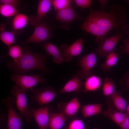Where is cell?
Listing matches in <instances>:
<instances>
[{"mask_svg":"<svg viewBox=\"0 0 129 129\" xmlns=\"http://www.w3.org/2000/svg\"><path fill=\"white\" fill-rule=\"evenodd\" d=\"M86 19L95 22L108 33L113 30L116 32L127 31L126 12L119 5H112L108 12L91 8Z\"/></svg>","mask_w":129,"mask_h":129,"instance_id":"cell-1","label":"cell"},{"mask_svg":"<svg viewBox=\"0 0 129 129\" xmlns=\"http://www.w3.org/2000/svg\"><path fill=\"white\" fill-rule=\"evenodd\" d=\"M22 56L17 62H8L7 66L15 73L24 75L27 72L34 69L45 71L47 70L45 65L46 55L32 52L28 48L22 49Z\"/></svg>","mask_w":129,"mask_h":129,"instance_id":"cell-2","label":"cell"},{"mask_svg":"<svg viewBox=\"0 0 129 129\" xmlns=\"http://www.w3.org/2000/svg\"><path fill=\"white\" fill-rule=\"evenodd\" d=\"M56 26L52 19L45 16L39 23L33 27L34 30L33 33L22 44L30 43H38L45 42L54 35Z\"/></svg>","mask_w":129,"mask_h":129,"instance_id":"cell-3","label":"cell"},{"mask_svg":"<svg viewBox=\"0 0 129 129\" xmlns=\"http://www.w3.org/2000/svg\"><path fill=\"white\" fill-rule=\"evenodd\" d=\"M13 97L15 99L17 108L20 116L27 123H30L33 117V108H28L27 104L26 91L16 85L13 86L11 90Z\"/></svg>","mask_w":129,"mask_h":129,"instance_id":"cell-4","label":"cell"},{"mask_svg":"<svg viewBox=\"0 0 129 129\" xmlns=\"http://www.w3.org/2000/svg\"><path fill=\"white\" fill-rule=\"evenodd\" d=\"M11 79L15 82L16 85L26 91L28 89L31 90L32 87L38 83H44L46 79L39 74L27 75L15 73L11 76Z\"/></svg>","mask_w":129,"mask_h":129,"instance_id":"cell-5","label":"cell"},{"mask_svg":"<svg viewBox=\"0 0 129 129\" xmlns=\"http://www.w3.org/2000/svg\"><path fill=\"white\" fill-rule=\"evenodd\" d=\"M55 18L60 23L59 27L60 28L68 30L70 29L72 22L76 21L82 20L84 19L75 12L72 4L57 11Z\"/></svg>","mask_w":129,"mask_h":129,"instance_id":"cell-6","label":"cell"},{"mask_svg":"<svg viewBox=\"0 0 129 129\" xmlns=\"http://www.w3.org/2000/svg\"><path fill=\"white\" fill-rule=\"evenodd\" d=\"M2 103L7 107L8 111L6 129H21L22 117L16 112L13 105L16 103L15 98L9 96L3 99Z\"/></svg>","mask_w":129,"mask_h":129,"instance_id":"cell-7","label":"cell"},{"mask_svg":"<svg viewBox=\"0 0 129 129\" xmlns=\"http://www.w3.org/2000/svg\"><path fill=\"white\" fill-rule=\"evenodd\" d=\"M97 60V53L92 52L79 59L78 64L81 68L76 75L80 79L86 80L93 75L91 70L95 65Z\"/></svg>","mask_w":129,"mask_h":129,"instance_id":"cell-8","label":"cell"},{"mask_svg":"<svg viewBox=\"0 0 129 129\" xmlns=\"http://www.w3.org/2000/svg\"><path fill=\"white\" fill-rule=\"evenodd\" d=\"M127 32V31L116 32L114 35L107 38L100 44L95 51L101 56L106 57L114 50V49L118 42Z\"/></svg>","mask_w":129,"mask_h":129,"instance_id":"cell-9","label":"cell"},{"mask_svg":"<svg viewBox=\"0 0 129 129\" xmlns=\"http://www.w3.org/2000/svg\"><path fill=\"white\" fill-rule=\"evenodd\" d=\"M31 91L34 95L32 98V101L41 105L48 103L58 94V92L54 88L49 86L43 89H33Z\"/></svg>","mask_w":129,"mask_h":129,"instance_id":"cell-10","label":"cell"},{"mask_svg":"<svg viewBox=\"0 0 129 129\" xmlns=\"http://www.w3.org/2000/svg\"><path fill=\"white\" fill-rule=\"evenodd\" d=\"M83 43V38H81L70 46L60 45L58 48L64 61H69L73 57L79 55L82 51Z\"/></svg>","mask_w":129,"mask_h":129,"instance_id":"cell-11","label":"cell"},{"mask_svg":"<svg viewBox=\"0 0 129 129\" xmlns=\"http://www.w3.org/2000/svg\"><path fill=\"white\" fill-rule=\"evenodd\" d=\"M81 29L96 37V42L100 44L107 38L108 32L94 22L86 19L81 26Z\"/></svg>","mask_w":129,"mask_h":129,"instance_id":"cell-12","label":"cell"},{"mask_svg":"<svg viewBox=\"0 0 129 129\" xmlns=\"http://www.w3.org/2000/svg\"><path fill=\"white\" fill-rule=\"evenodd\" d=\"M52 5L51 0H39L36 15L31 16L29 19L30 22L33 27L40 22L50 10Z\"/></svg>","mask_w":129,"mask_h":129,"instance_id":"cell-13","label":"cell"},{"mask_svg":"<svg viewBox=\"0 0 129 129\" xmlns=\"http://www.w3.org/2000/svg\"><path fill=\"white\" fill-rule=\"evenodd\" d=\"M49 108L47 105L32 110L33 117L39 129H47L49 121Z\"/></svg>","mask_w":129,"mask_h":129,"instance_id":"cell-14","label":"cell"},{"mask_svg":"<svg viewBox=\"0 0 129 129\" xmlns=\"http://www.w3.org/2000/svg\"><path fill=\"white\" fill-rule=\"evenodd\" d=\"M29 21V19L26 15L18 13L13 19L11 23L12 32L15 35H18L26 27Z\"/></svg>","mask_w":129,"mask_h":129,"instance_id":"cell-15","label":"cell"},{"mask_svg":"<svg viewBox=\"0 0 129 129\" xmlns=\"http://www.w3.org/2000/svg\"><path fill=\"white\" fill-rule=\"evenodd\" d=\"M49 115L48 127L49 129H61L63 127L66 119L63 114L49 111Z\"/></svg>","mask_w":129,"mask_h":129,"instance_id":"cell-16","label":"cell"},{"mask_svg":"<svg viewBox=\"0 0 129 129\" xmlns=\"http://www.w3.org/2000/svg\"><path fill=\"white\" fill-rule=\"evenodd\" d=\"M83 85V83L81 79L75 75L66 83L61 90L58 92V94L72 92H75L78 93L80 91Z\"/></svg>","mask_w":129,"mask_h":129,"instance_id":"cell-17","label":"cell"},{"mask_svg":"<svg viewBox=\"0 0 129 129\" xmlns=\"http://www.w3.org/2000/svg\"><path fill=\"white\" fill-rule=\"evenodd\" d=\"M63 105L61 108V113L66 117H70L73 116L77 112L80 107L79 102L75 97Z\"/></svg>","mask_w":129,"mask_h":129,"instance_id":"cell-18","label":"cell"},{"mask_svg":"<svg viewBox=\"0 0 129 129\" xmlns=\"http://www.w3.org/2000/svg\"><path fill=\"white\" fill-rule=\"evenodd\" d=\"M41 45L47 54L53 56V61L54 63L59 64L64 61L59 48L55 46L51 43L47 42Z\"/></svg>","mask_w":129,"mask_h":129,"instance_id":"cell-19","label":"cell"},{"mask_svg":"<svg viewBox=\"0 0 129 129\" xmlns=\"http://www.w3.org/2000/svg\"><path fill=\"white\" fill-rule=\"evenodd\" d=\"M85 80L82 90L83 92L95 91L101 86V79L97 76L92 75Z\"/></svg>","mask_w":129,"mask_h":129,"instance_id":"cell-20","label":"cell"},{"mask_svg":"<svg viewBox=\"0 0 129 129\" xmlns=\"http://www.w3.org/2000/svg\"><path fill=\"white\" fill-rule=\"evenodd\" d=\"M103 114L105 116L113 121L119 126L124 121L127 114L120 111H115L110 108L105 111Z\"/></svg>","mask_w":129,"mask_h":129,"instance_id":"cell-21","label":"cell"},{"mask_svg":"<svg viewBox=\"0 0 129 129\" xmlns=\"http://www.w3.org/2000/svg\"><path fill=\"white\" fill-rule=\"evenodd\" d=\"M81 111L84 118L101 113L102 112L101 104H89L83 106Z\"/></svg>","mask_w":129,"mask_h":129,"instance_id":"cell-22","label":"cell"},{"mask_svg":"<svg viewBox=\"0 0 129 129\" xmlns=\"http://www.w3.org/2000/svg\"><path fill=\"white\" fill-rule=\"evenodd\" d=\"M118 54L114 51L109 54L106 57L104 63L100 64L102 69L106 72L110 71L113 67L115 65L118 61Z\"/></svg>","mask_w":129,"mask_h":129,"instance_id":"cell-23","label":"cell"},{"mask_svg":"<svg viewBox=\"0 0 129 129\" xmlns=\"http://www.w3.org/2000/svg\"><path fill=\"white\" fill-rule=\"evenodd\" d=\"M110 96L117 109L120 112H125L127 107L126 102L119 93L115 91Z\"/></svg>","mask_w":129,"mask_h":129,"instance_id":"cell-24","label":"cell"},{"mask_svg":"<svg viewBox=\"0 0 129 129\" xmlns=\"http://www.w3.org/2000/svg\"><path fill=\"white\" fill-rule=\"evenodd\" d=\"M15 34L12 31L4 30L3 28H0V39L1 40L8 48L11 46L14 43Z\"/></svg>","mask_w":129,"mask_h":129,"instance_id":"cell-25","label":"cell"},{"mask_svg":"<svg viewBox=\"0 0 129 129\" xmlns=\"http://www.w3.org/2000/svg\"><path fill=\"white\" fill-rule=\"evenodd\" d=\"M0 13L3 16L10 17L15 16L19 13L16 7L9 4H3L0 5Z\"/></svg>","mask_w":129,"mask_h":129,"instance_id":"cell-26","label":"cell"},{"mask_svg":"<svg viewBox=\"0 0 129 129\" xmlns=\"http://www.w3.org/2000/svg\"><path fill=\"white\" fill-rule=\"evenodd\" d=\"M115 88L114 83L112 79L109 77H107L104 79L102 89L104 95H111L115 91Z\"/></svg>","mask_w":129,"mask_h":129,"instance_id":"cell-27","label":"cell"},{"mask_svg":"<svg viewBox=\"0 0 129 129\" xmlns=\"http://www.w3.org/2000/svg\"><path fill=\"white\" fill-rule=\"evenodd\" d=\"M9 50L7 54L14 59V61L17 62L21 58L22 54V49L19 46L15 45L8 48Z\"/></svg>","mask_w":129,"mask_h":129,"instance_id":"cell-28","label":"cell"},{"mask_svg":"<svg viewBox=\"0 0 129 129\" xmlns=\"http://www.w3.org/2000/svg\"><path fill=\"white\" fill-rule=\"evenodd\" d=\"M54 10L57 11L62 10L73 3V0H51Z\"/></svg>","mask_w":129,"mask_h":129,"instance_id":"cell-29","label":"cell"},{"mask_svg":"<svg viewBox=\"0 0 129 129\" xmlns=\"http://www.w3.org/2000/svg\"><path fill=\"white\" fill-rule=\"evenodd\" d=\"M65 129H87L83 121L79 119H75L71 121Z\"/></svg>","mask_w":129,"mask_h":129,"instance_id":"cell-30","label":"cell"},{"mask_svg":"<svg viewBox=\"0 0 129 129\" xmlns=\"http://www.w3.org/2000/svg\"><path fill=\"white\" fill-rule=\"evenodd\" d=\"M74 3L79 7L82 8H86L90 6L92 0H74Z\"/></svg>","mask_w":129,"mask_h":129,"instance_id":"cell-31","label":"cell"},{"mask_svg":"<svg viewBox=\"0 0 129 129\" xmlns=\"http://www.w3.org/2000/svg\"><path fill=\"white\" fill-rule=\"evenodd\" d=\"M124 45L120 47L119 51L122 54H128L129 55V39L124 40Z\"/></svg>","mask_w":129,"mask_h":129,"instance_id":"cell-32","label":"cell"},{"mask_svg":"<svg viewBox=\"0 0 129 129\" xmlns=\"http://www.w3.org/2000/svg\"><path fill=\"white\" fill-rule=\"evenodd\" d=\"M19 2L18 0H0V3L9 4L16 7L19 5Z\"/></svg>","mask_w":129,"mask_h":129,"instance_id":"cell-33","label":"cell"},{"mask_svg":"<svg viewBox=\"0 0 129 129\" xmlns=\"http://www.w3.org/2000/svg\"><path fill=\"white\" fill-rule=\"evenodd\" d=\"M120 81L123 85L129 89V71L123 77Z\"/></svg>","mask_w":129,"mask_h":129,"instance_id":"cell-34","label":"cell"},{"mask_svg":"<svg viewBox=\"0 0 129 129\" xmlns=\"http://www.w3.org/2000/svg\"><path fill=\"white\" fill-rule=\"evenodd\" d=\"M127 114L124 120L119 126L121 129H129V116Z\"/></svg>","mask_w":129,"mask_h":129,"instance_id":"cell-35","label":"cell"},{"mask_svg":"<svg viewBox=\"0 0 129 129\" xmlns=\"http://www.w3.org/2000/svg\"><path fill=\"white\" fill-rule=\"evenodd\" d=\"M99 1L100 3L101 7L104 8L107 4L108 1L107 0H99Z\"/></svg>","mask_w":129,"mask_h":129,"instance_id":"cell-36","label":"cell"},{"mask_svg":"<svg viewBox=\"0 0 129 129\" xmlns=\"http://www.w3.org/2000/svg\"><path fill=\"white\" fill-rule=\"evenodd\" d=\"M126 111L127 112V114L129 116V104L127 106Z\"/></svg>","mask_w":129,"mask_h":129,"instance_id":"cell-37","label":"cell"},{"mask_svg":"<svg viewBox=\"0 0 129 129\" xmlns=\"http://www.w3.org/2000/svg\"><path fill=\"white\" fill-rule=\"evenodd\" d=\"M94 129H98L97 128H95Z\"/></svg>","mask_w":129,"mask_h":129,"instance_id":"cell-38","label":"cell"}]
</instances>
